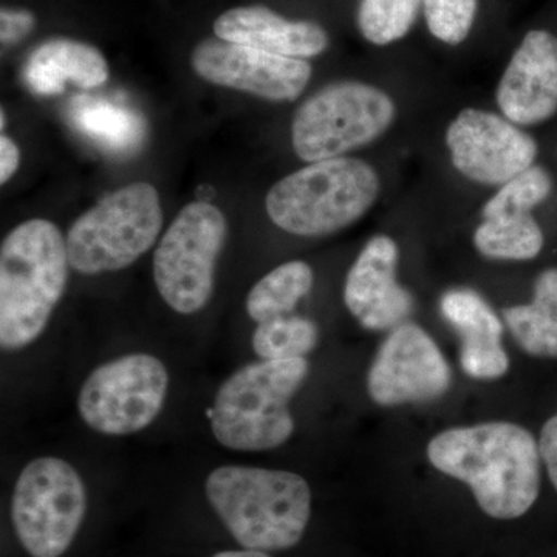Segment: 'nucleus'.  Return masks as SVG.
<instances>
[{"mask_svg": "<svg viewBox=\"0 0 557 557\" xmlns=\"http://www.w3.org/2000/svg\"><path fill=\"white\" fill-rule=\"evenodd\" d=\"M432 467L471 487L494 519L522 518L541 491V450L530 431L508 421L440 432L428 445Z\"/></svg>", "mask_w": 557, "mask_h": 557, "instance_id": "obj_1", "label": "nucleus"}, {"mask_svg": "<svg viewBox=\"0 0 557 557\" xmlns=\"http://www.w3.org/2000/svg\"><path fill=\"white\" fill-rule=\"evenodd\" d=\"M67 242L46 219L7 234L0 248V346L20 351L40 338L69 282Z\"/></svg>", "mask_w": 557, "mask_h": 557, "instance_id": "obj_2", "label": "nucleus"}, {"mask_svg": "<svg viewBox=\"0 0 557 557\" xmlns=\"http://www.w3.org/2000/svg\"><path fill=\"white\" fill-rule=\"evenodd\" d=\"M205 494L231 536L247 549L293 548L309 525L311 490L295 472L225 465L208 475Z\"/></svg>", "mask_w": 557, "mask_h": 557, "instance_id": "obj_3", "label": "nucleus"}, {"mask_svg": "<svg viewBox=\"0 0 557 557\" xmlns=\"http://www.w3.org/2000/svg\"><path fill=\"white\" fill-rule=\"evenodd\" d=\"M306 358L249 362L223 381L209 410L220 445L262 453L287 443L295 432L289 403L309 376Z\"/></svg>", "mask_w": 557, "mask_h": 557, "instance_id": "obj_4", "label": "nucleus"}, {"mask_svg": "<svg viewBox=\"0 0 557 557\" xmlns=\"http://www.w3.org/2000/svg\"><path fill=\"white\" fill-rule=\"evenodd\" d=\"M380 190L379 174L366 161L351 157L314 161L269 190L267 214L293 236H329L364 218Z\"/></svg>", "mask_w": 557, "mask_h": 557, "instance_id": "obj_5", "label": "nucleus"}, {"mask_svg": "<svg viewBox=\"0 0 557 557\" xmlns=\"http://www.w3.org/2000/svg\"><path fill=\"white\" fill-rule=\"evenodd\" d=\"M161 226L163 209L150 183L113 190L69 230L70 267L86 276L127 269L153 247Z\"/></svg>", "mask_w": 557, "mask_h": 557, "instance_id": "obj_6", "label": "nucleus"}, {"mask_svg": "<svg viewBox=\"0 0 557 557\" xmlns=\"http://www.w3.org/2000/svg\"><path fill=\"white\" fill-rule=\"evenodd\" d=\"M397 116V106L386 91L339 81L322 87L296 110L292 143L300 160L338 159L386 134Z\"/></svg>", "mask_w": 557, "mask_h": 557, "instance_id": "obj_7", "label": "nucleus"}, {"mask_svg": "<svg viewBox=\"0 0 557 557\" xmlns=\"http://www.w3.org/2000/svg\"><path fill=\"white\" fill-rule=\"evenodd\" d=\"M87 511L84 480L60 457H38L22 469L11 498V522L32 557H61Z\"/></svg>", "mask_w": 557, "mask_h": 557, "instance_id": "obj_8", "label": "nucleus"}, {"mask_svg": "<svg viewBox=\"0 0 557 557\" xmlns=\"http://www.w3.org/2000/svg\"><path fill=\"white\" fill-rule=\"evenodd\" d=\"M226 236L228 223L214 205L194 201L178 212L152 263L156 287L172 310L188 317L208 306Z\"/></svg>", "mask_w": 557, "mask_h": 557, "instance_id": "obj_9", "label": "nucleus"}, {"mask_svg": "<svg viewBox=\"0 0 557 557\" xmlns=\"http://www.w3.org/2000/svg\"><path fill=\"white\" fill-rule=\"evenodd\" d=\"M168 391L170 372L160 358L124 355L91 370L79 388L78 413L98 434H137L159 418Z\"/></svg>", "mask_w": 557, "mask_h": 557, "instance_id": "obj_10", "label": "nucleus"}, {"mask_svg": "<svg viewBox=\"0 0 557 557\" xmlns=\"http://www.w3.org/2000/svg\"><path fill=\"white\" fill-rule=\"evenodd\" d=\"M450 383L448 361L431 335L412 322L392 329L368 373L370 398L380 406L434 401Z\"/></svg>", "mask_w": 557, "mask_h": 557, "instance_id": "obj_11", "label": "nucleus"}, {"mask_svg": "<svg viewBox=\"0 0 557 557\" xmlns=\"http://www.w3.org/2000/svg\"><path fill=\"white\" fill-rule=\"evenodd\" d=\"M446 146L456 170L486 186H504L534 166L537 157V143L518 124L471 108L450 121Z\"/></svg>", "mask_w": 557, "mask_h": 557, "instance_id": "obj_12", "label": "nucleus"}, {"mask_svg": "<svg viewBox=\"0 0 557 557\" xmlns=\"http://www.w3.org/2000/svg\"><path fill=\"white\" fill-rule=\"evenodd\" d=\"M190 65L208 83L273 102L298 100L313 75L309 61L220 38L197 44Z\"/></svg>", "mask_w": 557, "mask_h": 557, "instance_id": "obj_13", "label": "nucleus"}, {"mask_svg": "<svg viewBox=\"0 0 557 557\" xmlns=\"http://www.w3.org/2000/svg\"><path fill=\"white\" fill-rule=\"evenodd\" d=\"M399 249L392 237H372L359 252L344 285V302L368 330L398 327L412 314V295L398 284Z\"/></svg>", "mask_w": 557, "mask_h": 557, "instance_id": "obj_14", "label": "nucleus"}, {"mask_svg": "<svg viewBox=\"0 0 557 557\" xmlns=\"http://www.w3.org/2000/svg\"><path fill=\"white\" fill-rule=\"evenodd\" d=\"M496 100L518 126L544 123L557 112V36L527 33L498 81Z\"/></svg>", "mask_w": 557, "mask_h": 557, "instance_id": "obj_15", "label": "nucleus"}, {"mask_svg": "<svg viewBox=\"0 0 557 557\" xmlns=\"http://www.w3.org/2000/svg\"><path fill=\"white\" fill-rule=\"evenodd\" d=\"M443 318L461 338L460 366L475 380H496L509 369L507 351L502 347L504 325L479 293L454 288L440 300Z\"/></svg>", "mask_w": 557, "mask_h": 557, "instance_id": "obj_16", "label": "nucleus"}, {"mask_svg": "<svg viewBox=\"0 0 557 557\" xmlns=\"http://www.w3.org/2000/svg\"><path fill=\"white\" fill-rule=\"evenodd\" d=\"M215 38L244 44L282 57H318L329 49V35L311 21H288L269 7H236L214 22Z\"/></svg>", "mask_w": 557, "mask_h": 557, "instance_id": "obj_17", "label": "nucleus"}, {"mask_svg": "<svg viewBox=\"0 0 557 557\" xmlns=\"http://www.w3.org/2000/svg\"><path fill=\"white\" fill-rule=\"evenodd\" d=\"M25 79L38 95H60L67 84L95 89L108 83L104 54L83 40L53 38L40 44L25 65Z\"/></svg>", "mask_w": 557, "mask_h": 557, "instance_id": "obj_18", "label": "nucleus"}, {"mask_svg": "<svg viewBox=\"0 0 557 557\" xmlns=\"http://www.w3.org/2000/svg\"><path fill=\"white\" fill-rule=\"evenodd\" d=\"M314 274L309 263L292 260L265 274L247 296L249 318L256 322L287 317L313 287Z\"/></svg>", "mask_w": 557, "mask_h": 557, "instance_id": "obj_19", "label": "nucleus"}, {"mask_svg": "<svg viewBox=\"0 0 557 557\" xmlns=\"http://www.w3.org/2000/svg\"><path fill=\"white\" fill-rule=\"evenodd\" d=\"M480 255L496 260H531L544 248V233L533 214L485 219L475 230Z\"/></svg>", "mask_w": 557, "mask_h": 557, "instance_id": "obj_20", "label": "nucleus"}, {"mask_svg": "<svg viewBox=\"0 0 557 557\" xmlns=\"http://www.w3.org/2000/svg\"><path fill=\"white\" fill-rule=\"evenodd\" d=\"M76 126L102 146L115 150H129L143 139V123L131 110L95 100L83 102L73 110Z\"/></svg>", "mask_w": 557, "mask_h": 557, "instance_id": "obj_21", "label": "nucleus"}, {"mask_svg": "<svg viewBox=\"0 0 557 557\" xmlns=\"http://www.w3.org/2000/svg\"><path fill=\"white\" fill-rule=\"evenodd\" d=\"M319 332L313 321L300 317H278L258 322L252 332V350L265 361L306 358L314 350Z\"/></svg>", "mask_w": 557, "mask_h": 557, "instance_id": "obj_22", "label": "nucleus"}, {"mask_svg": "<svg viewBox=\"0 0 557 557\" xmlns=\"http://www.w3.org/2000/svg\"><path fill=\"white\" fill-rule=\"evenodd\" d=\"M423 0H361L358 27L375 46H388L405 38L416 24Z\"/></svg>", "mask_w": 557, "mask_h": 557, "instance_id": "obj_23", "label": "nucleus"}, {"mask_svg": "<svg viewBox=\"0 0 557 557\" xmlns=\"http://www.w3.org/2000/svg\"><path fill=\"white\" fill-rule=\"evenodd\" d=\"M552 188L548 172L541 166H531L500 186L496 196L486 201L482 211L483 219L531 214L534 208L548 199Z\"/></svg>", "mask_w": 557, "mask_h": 557, "instance_id": "obj_24", "label": "nucleus"}, {"mask_svg": "<svg viewBox=\"0 0 557 557\" xmlns=\"http://www.w3.org/2000/svg\"><path fill=\"white\" fill-rule=\"evenodd\" d=\"M509 332L527 354L537 358H557V322L536 307H509L504 313Z\"/></svg>", "mask_w": 557, "mask_h": 557, "instance_id": "obj_25", "label": "nucleus"}, {"mask_svg": "<svg viewBox=\"0 0 557 557\" xmlns=\"http://www.w3.org/2000/svg\"><path fill=\"white\" fill-rule=\"evenodd\" d=\"M429 32L448 46H458L468 38L478 0H423Z\"/></svg>", "mask_w": 557, "mask_h": 557, "instance_id": "obj_26", "label": "nucleus"}, {"mask_svg": "<svg viewBox=\"0 0 557 557\" xmlns=\"http://www.w3.org/2000/svg\"><path fill=\"white\" fill-rule=\"evenodd\" d=\"M36 17L24 9H2L0 11V39L3 46H13L27 38L35 30Z\"/></svg>", "mask_w": 557, "mask_h": 557, "instance_id": "obj_27", "label": "nucleus"}, {"mask_svg": "<svg viewBox=\"0 0 557 557\" xmlns=\"http://www.w3.org/2000/svg\"><path fill=\"white\" fill-rule=\"evenodd\" d=\"M531 306L557 322V269L545 270L534 282Z\"/></svg>", "mask_w": 557, "mask_h": 557, "instance_id": "obj_28", "label": "nucleus"}, {"mask_svg": "<svg viewBox=\"0 0 557 557\" xmlns=\"http://www.w3.org/2000/svg\"><path fill=\"white\" fill-rule=\"evenodd\" d=\"M539 450L548 471V478L557 491V416L549 418L544 424L539 440Z\"/></svg>", "mask_w": 557, "mask_h": 557, "instance_id": "obj_29", "label": "nucleus"}, {"mask_svg": "<svg viewBox=\"0 0 557 557\" xmlns=\"http://www.w3.org/2000/svg\"><path fill=\"white\" fill-rule=\"evenodd\" d=\"M21 163V152L16 143L7 135L0 137V183L5 185L14 174Z\"/></svg>", "mask_w": 557, "mask_h": 557, "instance_id": "obj_30", "label": "nucleus"}, {"mask_svg": "<svg viewBox=\"0 0 557 557\" xmlns=\"http://www.w3.org/2000/svg\"><path fill=\"white\" fill-rule=\"evenodd\" d=\"M212 557H270L267 552H259V549H226V552H220L218 555Z\"/></svg>", "mask_w": 557, "mask_h": 557, "instance_id": "obj_31", "label": "nucleus"}]
</instances>
